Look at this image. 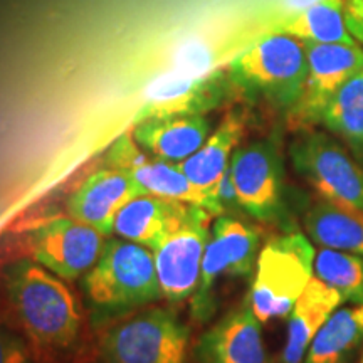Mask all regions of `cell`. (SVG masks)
<instances>
[{
    "label": "cell",
    "instance_id": "6da1fadb",
    "mask_svg": "<svg viewBox=\"0 0 363 363\" xmlns=\"http://www.w3.org/2000/svg\"><path fill=\"white\" fill-rule=\"evenodd\" d=\"M6 288L22 330L43 353L71 347L81 330V313L62 279L39 262L22 259L7 269Z\"/></svg>",
    "mask_w": 363,
    "mask_h": 363
},
{
    "label": "cell",
    "instance_id": "7c38bea8",
    "mask_svg": "<svg viewBox=\"0 0 363 363\" xmlns=\"http://www.w3.org/2000/svg\"><path fill=\"white\" fill-rule=\"evenodd\" d=\"M229 74L220 71L206 78H189L172 69H163L143 89V106L136 121L172 115H203L219 106L227 93Z\"/></svg>",
    "mask_w": 363,
    "mask_h": 363
},
{
    "label": "cell",
    "instance_id": "83f0119b",
    "mask_svg": "<svg viewBox=\"0 0 363 363\" xmlns=\"http://www.w3.org/2000/svg\"><path fill=\"white\" fill-rule=\"evenodd\" d=\"M348 13L363 22V0H350V4H348Z\"/></svg>",
    "mask_w": 363,
    "mask_h": 363
},
{
    "label": "cell",
    "instance_id": "4316f807",
    "mask_svg": "<svg viewBox=\"0 0 363 363\" xmlns=\"http://www.w3.org/2000/svg\"><path fill=\"white\" fill-rule=\"evenodd\" d=\"M318 4H343L345 6V0H276L271 11V22L267 26L288 19L294 13L318 6Z\"/></svg>",
    "mask_w": 363,
    "mask_h": 363
},
{
    "label": "cell",
    "instance_id": "44dd1931",
    "mask_svg": "<svg viewBox=\"0 0 363 363\" xmlns=\"http://www.w3.org/2000/svg\"><path fill=\"white\" fill-rule=\"evenodd\" d=\"M281 33L301 40L358 45L347 26L343 4H318L288 19L267 26L266 34Z\"/></svg>",
    "mask_w": 363,
    "mask_h": 363
},
{
    "label": "cell",
    "instance_id": "7a4b0ae2",
    "mask_svg": "<svg viewBox=\"0 0 363 363\" xmlns=\"http://www.w3.org/2000/svg\"><path fill=\"white\" fill-rule=\"evenodd\" d=\"M227 74L230 84L249 96L293 110L306 84L305 43L288 34H266L230 61Z\"/></svg>",
    "mask_w": 363,
    "mask_h": 363
},
{
    "label": "cell",
    "instance_id": "9a60e30c",
    "mask_svg": "<svg viewBox=\"0 0 363 363\" xmlns=\"http://www.w3.org/2000/svg\"><path fill=\"white\" fill-rule=\"evenodd\" d=\"M190 207L157 195H138L118 212L113 233L155 252L184 224Z\"/></svg>",
    "mask_w": 363,
    "mask_h": 363
},
{
    "label": "cell",
    "instance_id": "277c9868",
    "mask_svg": "<svg viewBox=\"0 0 363 363\" xmlns=\"http://www.w3.org/2000/svg\"><path fill=\"white\" fill-rule=\"evenodd\" d=\"M83 289L91 305L103 311L142 306L162 296L155 256L130 240H110L96 264L86 272Z\"/></svg>",
    "mask_w": 363,
    "mask_h": 363
},
{
    "label": "cell",
    "instance_id": "d6986e66",
    "mask_svg": "<svg viewBox=\"0 0 363 363\" xmlns=\"http://www.w3.org/2000/svg\"><path fill=\"white\" fill-rule=\"evenodd\" d=\"M308 234L323 247L363 256V211L348 203L321 199L308 211Z\"/></svg>",
    "mask_w": 363,
    "mask_h": 363
},
{
    "label": "cell",
    "instance_id": "52a82bcc",
    "mask_svg": "<svg viewBox=\"0 0 363 363\" xmlns=\"http://www.w3.org/2000/svg\"><path fill=\"white\" fill-rule=\"evenodd\" d=\"M289 155L294 170L321 199L363 211V169L328 135L306 131L294 140Z\"/></svg>",
    "mask_w": 363,
    "mask_h": 363
},
{
    "label": "cell",
    "instance_id": "7402d4cb",
    "mask_svg": "<svg viewBox=\"0 0 363 363\" xmlns=\"http://www.w3.org/2000/svg\"><path fill=\"white\" fill-rule=\"evenodd\" d=\"M130 174L143 190V194L202 207L214 216V203H212L211 195L195 187L189 177L180 170L179 163L165 162L160 158H155V160L147 158Z\"/></svg>",
    "mask_w": 363,
    "mask_h": 363
},
{
    "label": "cell",
    "instance_id": "d4e9b609",
    "mask_svg": "<svg viewBox=\"0 0 363 363\" xmlns=\"http://www.w3.org/2000/svg\"><path fill=\"white\" fill-rule=\"evenodd\" d=\"M147 158L148 157L140 150V145L133 138V133L121 135L106 153V163L110 169L123 170L128 172V174Z\"/></svg>",
    "mask_w": 363,
    "mask_h": 363
},
{
    "label": "cell",
    "instance_id": "8fae6325",
    "mask_svg": "<svg viewBox=\"0 0 363 363\" xmlns=\"http://www.w3.org/2000/svg\"><path fill=\"white\" fill-rule=\"evenodd\" d=\"M308 57L305 91L291 110L294 125L308 128L321 123L326 104L348 78L363 71V49L352 44L303 40Z\"/></svg>",
    "mask_w": 363,
    "mask_h": 363
},
{
    "label": "cell",
    "instance_id": "f1b7e54d",
    "mask_svg": "<svg viewBox=\"0 0 363 363\" xmlns=\"http://www.w3.org/2000/svg\"><path fill=\"white\" fill-rule=\"evenodd\" d=\"M358 363H363V348H362V353H360V358H358Z\"/></svg>",
    "mask_w": 363,
    "mask_h": 363
},
{
    "label": "cell",
    "instance_id": "9c48e42d",
    "mask_svg": "<svg viewBox=\"0 0 363 363\" xmlns=\"http://www.w3.org/2000/svg\"><path fill=\"white\" fill-rule=\"evenodd\" d=\"M239 207L257 220H276L283 212V160L274 140L235 150L230 160Z\"/></svg>",
    "mask_w": 363,
    "mask_h": 363
},
{
    "label": "cell",
    "instance_id": "603a6c76",
    "mask_svg": "<svg viewBox=\"0 0 363 363\" xmlns=\"http://www.w3.org/2000/svg\"><path fill=\"white\" fill-rule=\"evenodd\" d=\"M321 123L342 136L358 160H363V71L340 86L323 110Z\"/></svg>",
    "mask_w": 363,
    "mask_h": 363
},
{
    "label": "cell",
    "instance_id": "484cf974",
    "mask_svg": "<svg viewBox=\"0 0 363 363\" xmlns=\"http://www.w3.org/2000/svg\"><path fill=\"white\" fill-rule=\"evenodd\" d=\"M0 363H33L27 345L0 326Z\"/></svg>",
    "mask_w": 363,
    "mask_h": 363
},
{
    "label": "cell",
    "instance_id": "3957f363",
    "mask_svg": "<svg viewBox=\"0 0 363 363\" xmlns=\"http://www.w3.org/2000/svg\"><path fill=\"white\" fill-rule=\"evenodd\" d=\"M315 257V247L301 233L274 238L262 247L249 294L254 315L261 323L291 313L313 278Z\"/></svg>",
    "mask_w": 363,
    "mask_h": 363
},
{
    "label": "cell",
    "instance_id": "5b68a950",
    "mask_svg": "<svg viewBox=\"0 0 363 363\" xmlns=\"http://www.w3.org/2000/svg\"><path fill=\"white\" fill-rule=\"evenodd\" d=\"M190 330L167 310H150L113 328L101 345L103 363H185Z\"/></svg>",
    "mask_w": 363,
    "mask_h": 363
},
{
    "label": "cell",
    "instance_id": "ffe728a7",
    "mask_svg": "<svg viewBox=\"0 0 363 363\" xmlns=\"http://www.w3.org/2000/svg\"><path fill=\"white\" fill-rule=\"evenodd\" d=\"M362 342L363 305L342 308L318 331L303 363H347Z\"/></svg>",
    "mask_w": 363,
    "mask_h": 363
},
{
    "label": "cell",
    "instance_id": "ac0fdd59",
    "mask_svg": "<svg viewBox=\"0 0 363 363\" xmlns=\"http://www.w3.org/2000/svg\"><path fill=\"white\" fill-rule=\"evenodd\" d=\"M342 301L340 293L316 276L310 279L305 291L289 313L281 363H303L313 338L328 321V318L337 311Z\"/></svg>",
    "mask_w": 363,
    "mask_h": 363
},
{
    "label": "cell",
    "instance_id": "30bf717a",
    "mask_svg": "<svg viewBox=\"0 0 363 363\" xmlns=\"http://www.w3.org/2000/svg\"><path fill=\"white\" fill-rule=\"evenodd\" d=\"M211 219V212L192 206L184 224L153 252L160 293L170 301H184L197 289Z\"/></svg>",
    "mask_w": 363,
    "mask_h": 363
},
{
    "label": "cell",
    "instance_id": "cb8c5ba5",
    "mask_svg": "<svg viewBox=\"0 0 363 363\" xmlns=\"http://www.w3.org/2000/svg\"><path fill=\"white\" fill-rule=\"evenodd\" d=\"M315 274L340 293L343 301L363 305V256L323 247L315 257Z\"/></svg>",
    "mask_w": 363,
    "mask_h": 363
},
{
    "label": "cell",
    "instance_id": "e0dca14e",
    "mask_svg": "<svg viewBox=\"0 0 363 363\" xmlns=\"http://www.w3.org/2000/svg\"><path fill=\"white\" fill-rule=\"evenodd\" d=\"M246 131V120L238 111L227 113L222 123L212 135H208L206 143L202 145L192 157L179 163L180 170L189 177L190 182L203 192L211 195L214 203V216L219 217L214 192L229 170L234 150L238 148Z\"/></svg>",
    "mask_w": 363,
    "mask_h": 363
},
{
    "label": "cell",
    "instance_id": "2e32d148",
    "mask_svg": "<svg viewBox=\"0 0 363 363\" xmlns=\"http://www.w3.org/2000/svg\"><path fill=\"white\" fill-rule=\"evenodd\" d=\"M133 138L160 160L182 163L206 143L211 123L203 115H172L136 121Z\"/></svg>",
    "mask_w": 363,
    "mask_h": 363
},
{
    "label": "cell",
    "instance_id": "4fadbf2b",
    "mask_svg": "<svg viewBox=\"0 0 363 363\" xmlns=\"http://www.w3.org/2000/svg\"><path fill=\"white\" fill-rule=\"evenodd\" d=\"M195 355L201 363H269L261 321L251 303L235 308L206 331Z\"/></svg>",
    "mask_w": 363,
    "mask_h": 363
},
{
    "label": "cell",
    "instance_id": "8992f818",
    "mask_svg": "<svg viewBox=\"0 0 363 363\" xmlns=\"http://www.w3.org/2000/svg\"><path fill=\"white\" fill-rule=\"evenodd\" d=\"M259 230L230 216L217 217L203 254L201 281L194 293L192 313L199 321L211 318L216 308L214 288L222 276L246 278L257 262Z\"/></svg>",
    "mask_w": 363,
    "mask_h": 363
},
{
    "label": "cell",
    "instance_id": "5bb4252c",
    "mask_svg": "<svg viewBox=\"0 0 363 363\" xmlns=\"http://www.w3.org/2000/svg\"><path fill=\"white\" fill-rule=\"evenodd\" d=\"M138 195H143V190L131 174L108 167L86 179L72 194L67 202V214L94 227L103 235H110L118 212Z\"/></svg>",
    "mask_w": 363,
    "mask_h": 363
},
{
    "label": "cell",
    "instance_id": "ba28073f",
    "mask_svg": "<svg viewBox=\"0 0 363 363\" xmlns=\"http://www.w3.org/2000/svg\"><path fill=\"white\" fill-rule=\"evenodd\" d=\"M106 246V235L72 217H56L27 235V252L61 279L74 281L89 272Z\"/></svg>",
    "mask_w": 363,
    "mask_h": 363
}]
</instances>
